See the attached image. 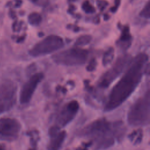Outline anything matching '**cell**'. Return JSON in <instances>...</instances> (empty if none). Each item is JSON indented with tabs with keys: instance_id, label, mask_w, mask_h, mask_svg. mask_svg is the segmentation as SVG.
Here are the masks:
<instances>
[{
	"instance_id": "obj_1",
	"label": "cell",
	"mask_w": 150,
	"mask_h": 150,
	"mask_svg": "<svg viewBox=\"0 0 150 150\" xmlns=\"http://www.w3.org/2000/svg\"><path fill=\"white\" fill-rule=\"evenodd\" d=\"M148 56L139 53L132 59L122 77L111 90L104 107V111L108 112L121 105L134 91L145 73H148L149 65Z\"/></svg>"
},
{
	"instance_id": "obj_2",
	"label": "cell",
	"mask_w": 150,
	"mask_h": 150,
	"mask_svg": "<svg viewBox=\"0 0 150 150\" xmlns=\"http://www.w3.org/2000/svg\"><path fill=\"white\" fill-rule=\"evenodd\" d=\"M125 131L124 123L121 121L110 122L104 118L97 119L84 126L76 132L79 137L94 138L96 142L114 138H121Z\"/></svg>"
},
{
	"instance_id": "obj_3",
	"label": "cell",
	"mask_w": 150,
	"mask_h": 150,
	"mask_svg": "<svg viewBox=\"0 0 150 150\" xmlns=\"http://www.w3.org/2000/svg\"><path fill=\"white\" fill-rule=\"evenodd\" d=\"M150 90L139 97L130 107L127 114V121L134 127L145 126L149 123Z\"/></svg>"
},
{
	"instance_id": "obj_4",
	"label": "cell",
	"mask_w": 150,
	"mask_h": 150,
	"mask_svg": "<svg viewBox=\"0 0 150 150\" xmlns=\"http://www.w3.org/2000/svg\"><path fill=\"white\" fill-rule=\"evenodd\" d=\"M88 56V50L79 47L57 52L52 56L53 61L60 65L73 66L84 64Z\"/></svg>"
},
{
	"instance_id": "obj_5",
	"label": "cell",
	"mask_w": 150,
	"mask_h": 150,
	"mask_svg": "<svg viewBox=\"0 0 150 150\" xmlns=\"http://www.w3.org/2000/svg\"><path fill=\"white\" fill-rule=\"evenodd\" d=\"M132 59L131 56L127 54L119 57L112 66L100 78L98 86L102 88L108 87L128 66Z\"/></svg>"
},
{
	"instance_id": "obj_6",
	"label": "cell",
	"mask_w": 150,
	"mask_h": 150,
	"mask_svg": "<svg viewBox=\"0 0 150 150\" xmlns=\"http://www.w3.org/2000/svg\"><path fill=\"white\" fill-rule=\"evenodd\" d=\"M64 45L63 39L57 35H49L35 45L29 53L32 57H39L54 52Z\"/></svg>"
},
{
	"instance_id": "obj_7",
	"label": "cell",
	"mask_w": 150,
	"mask_h": 150,
	"mask_svg": "<svg viewBox=\"0 0 150 150\" xmlns=\"http://www.w3.org/2000/svg\"><path fill=\"white\" fill-rule=\"evenodd\" d=\"M17 87L10 80L0 83V114L11 110L16 101Z\"/></svg>"
},
{
	"instance_id": "obj_8",
	"label": "cell",
	"mask_w": 150,
	"mask_h": 150,
	"mask_svg": "<svg viewBox=\"0 0 150 150\" xmlns=\"http://www.w3.org/2000/svg\"><path fill=\"white\" fill-rule=\"evenodd\" d=\"M79 103L77 100H71L61 109L56 116L55 125L62 128L70 123L76 117L79 109Z\"/></svg>"
},
{
	"instance_id": "obj_9",
	"label": "cell",
	"mask_w": 150,
	"mask_h": 150,
	"mask_svg": "<svg viewBox=\"0 0 150 150\" xmlns=\"http://www.w3.org/2000/svg\"><path fill=\"white\" fill-rule=\"evenodd\" d=\"M21 129V125L17 120L8 117L0 118V138L13 140L18 137Z\"/></svg>"
},
{
	"instance_id": "obj_10",
	"label": "cell",
	"mask_w": 150,
	"mask_h": 150,
	"mask_svg": "<svg viewBox=\"0 0 150 150\" xmlns=\"http://www.w3.org/2000/svg\"><path fill=\"white\" fill-rule=\"evenodd\" d=\"M43 77L44 75L41 72L35 73L23 84L19 95V101L21 104H25L30 101L38 84Z\"/></svg>"
},
{
	"instance_id": "obj_11",
	"label": "cell",
	"mask_w": 150,
	"mask_h": 150,
	"mask_svg": "<svg viewBox=\"0 0 150 150\" xmlns=\"http://www.w3.org/2000/svg\"><path fill=\"white\" fill-rule=\"evenodd\" d=\"M56 125H53L49 129L50 141L47 145V150H59L65 139L66 132L65 131H60Z\"/></svg>"
},
{
	"instance_id": "obj_12",
	"label": "cell",
	"mask_w": 150,
	"mask_h": 150,
	"mask_svg": "<svg viewBox=\"0 0 150 150\" xmlns=\"http://www.w3.org/2000/svg\"><path fill=\"white\" fill-rule=\"evenodd\" d=\"M132 36L129 33L128 26H121V35L120 39L117 41L116 45L122 50H127L131 45Z\"/></svg>"
},
{
	"instance_id": "obj_13",
	"label": "cell",
	"mask_w": 150,
	"mask_h": 150,
	"mask_svg": "<svg viewBox=\"0 0 150 150\" xmlns=\"http://www.w3.org/2000/svg\"><path fill=\"white\" fill-rule=\"evenodd\" d=\"M142 137H143V132L142 129H141L134 130L128 135L129 139L134 144H138L141 143L142 139Z\"/></svg>"
},
{
	"instance_id": "obj_14",
	"label": "cell",
	"mask_w": 150,
	"mask_h": 150,
	"mask_svg": "<svg viewBox=\"0 0 150 150\" xmlns=\"http://www.w3.org/2000/svg\"><path fill=\"white\" fill-rule=\"evenodd\" d=\"M114 57V49L113 47H109L106 52L104 53L103 57V64L104 66H106L110 64L113 60Z\"/></svg>"
},
{
	"instance_id": "obj_15",
	"label": "cell",
	"mask_w": 150,
	"mask_h": 150,
	"mask_svg": "<svg viewBox=\"0 0 150 150\" xmlns=\"http://www.w3.org/2000/svg\"><path fill=\"white\" fill-rule=\"evenodd\" d=\"M92 39L91 36L89 35H84L79 36L74 43V45L76 47L83 46L88 44Z\"/></svg>"
},
{
	"instance_id": "obj_16",
	"label": "cell",
	"mask_w": 150,
	"mask_h": 150,
	"mask_svg": "<svg viewBox=\"0 0 150 150\" xmlns=\"http://www.w3.org/2000/svg\"><path fill=\"white\" fill-rule=\"evenodd\" d=\"M42 21L41 15L37 12L31 13L28 16L29 23L33 26L39 25Z\"/></svg>"
},
{
	"instance_id": "obj_17",
	"label": "cell",
	"mask_w": 150,
	"mask_h": 150,
	"mask_svg": "<svg viewBox=\"0 0 150 150\" xmlns=\"http://www.w3.org/2000/svg\"><path fill=\"white\" fill-rule=\"evenodd\" d=\"M82 9L87 13H93L95 12L96 10L94 6L90 4V2L87 0L84 1L82 4Z\"/></svg>"
},
{
	"instance_id": "obj_18",
	"label": "cell",
	"mask_w": 150,
	"mask_h": 150,
	"mask_svg": "<svg viewBox=\"0 0 150 150\" xmlns=\"http://www.w3.org/2000/svg\"><path fill=\"white\" fill-rule=\"evenodd\" d=\"M139 15L145 19H149L150 17V4L149 1H148L144 8L139 13Z\"/></svg>"
},
{
	"instance_id": "obj_19",
	"label": "cell",
	"mask_w": 150,
	"mask_h": 150,
	"mask_svg": "<svg viewBox=\"0 0 150 150\" xmlns=\"http://www.w3.org/2000/svg\"><path fill=\"white\" fill-rule=\"evenodd\" d=\"M97 60H96V59L93 58L92 59H91L90 60L88 65L86 67L87 70L88 71H93L96 69V67L97 66Z\"/></svg>"
},
{
	"instance_id": "obj_20",
	"label": "cell",
	"mask_w": 150,
	"mask_h": 150,
	"mask_svg": "<svg viewBox=\"0 0 150 150\" xmlns=\"http://www.w3.org/2000/svg\"><path fill=\"white\" fill-rule=\"evenodd\" d=\"M97 4L101 11H103L108 5V2L105 0H97Z\"/></svg>"
},
{
	"instance_id": "obj_21",
	"label": "cell",
	"mask_w": 150,
	"mask_h": 150,
	"mask_svg": "<svg viewBox=\"0 0 150 150\" xmlns=\"http://www.w3.org/2000/svg\"><path fill=\"white\" fill-rule=\"evenodd\" d=\"M121 3V0H115V6H112L111 8V11L112 12H115L118 8V6H120V4Z\"/></svg>"
},
{
	"instance_id": "obj_22",
	"label": "cell",
	"mask_w": 150,
	"mask_h": 150,
	"mask_svg": "<svg viewBox=\"0 0 150 150\" xmlns=\"http://www.w3.org/2000/svg\"><path fill=\"white\" fill-rule=\"evenodd\" d=\"M91 144H92V142L90 141L88 144H85L83 147L79 148L76 150H88V147H89Z\"/></svg>"
},
{
	"instance_id": "obj_23",
	"label": "cell",
	"mask_w": 150,
	"mask_h": 150,
	"mask_svg": "<svg viewBox=\"0 0 150 150\" xmlns=\"http://www.w3.org/2000/svg\"><path fill=\"white\" fill-rule=\"evenodd\" d=\"M30 1L34 3H38L40 0H30Z\"/></svg>"
},
{
	"instance_id": "obj_24",
	"label": "cell",
	"mask_w": 150,
	"mask_h": 150,
	"mask_svg": "<svg viewBox=\"0 0 150 150\" xmlns=\"http://www.w3.org/2000/svg\"><path fill=\"white\" fill-rule=\"evenodd\" d=\"M71 1H75V0H71Z\"/></svg>"
}]
</instances>
